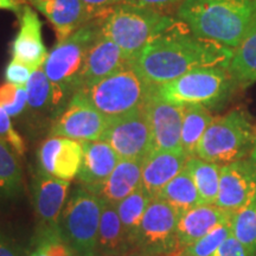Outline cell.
<instances>
[{
    "label": "cell",
    "mask_w": 256,
    "mask_h": 256,
    "mask_svg": "<svg viewBox=\"0 0 256 256\" xmlns=\"http://www.w3.org/2000/svg\"><path fill=\"white\" fill-rule=\"evenodd\" d=\"M152 200L153 198L150 196V194L144 188L142 184L133 194L115 204L130 244H134L140 222H142L144 214Z\"/></svg>",
    "instance_id": "28"
},
{
    "label": "cell",
    "mask_w": 256,
    "mask_h": 256,
    "mask_svg": "<svg viewBox=\"0 0 256 256\" xmlns=\"http://www.w3.org/2000/svg\"><path fill=\"white\" fill-rule=\"evenodd\" d=\"M255 142L256 128L247 114L234 110L223 116L214 118L198 144L196 156L206 162L226 165L252 152Z\"/></svg>",
    "instance_id": "6"
},
{
    "label": "cell",
    "mask_w": 256,
    "mask_h": 256,
    "mask_svg": "<svg viewBox=\"0 0 256 256\" xmlns=\"http://www.w3.org/2000/svg\"><path fill=\"white\" fill-rule=\"evenodd\" d=\"M256 194V164L252 159L238 160L220 168L216 206L236 212Z\"/></svg>",
    "instance_id": "13"
},
{
    "label": "cell",
    "mask_w": 256,
    "mask_h": 256,
    "mask_svg": "<svg viewBox=\"0 0 256 256\" xmlns=\"http://www.w3.org/2000/svg\"><path fill=\"white\" fill-rule=\"evenodd\" d=\"M179 212L165 200L153 198L144 214L134 244L142 250L174 255L178 250Z\"/></svg>",
    "instance_id": "10"
},
{
    "label": "cell",
    "mask_w": 256,
    "mask_h": 256,
    "mask_svg": "<svg viewBox=\"0 0 256 256\" xmlns=\"http://www.w3.org/2000/svg\"><path fill=\"white\" fill-rule=\"evenodd\" d=\"M107 124L108 118L76 92L66 110L54 124L50 136L69 138L81 142H98L101 140Z\"/></svg>",
    "instance_id": "11"
},
{
    "label": "cell",
    "mask_w": 256,
    "mask_h": 256,
    "mask_svg": "<svg viewBox=\"0 0 256 256\" xmlns=\"http://www.w3.org/2000/svg\"><path fill=\"white\" fill-rule=\"evenodd\" d=\"M38 158L44 174L70 182L81 168L82 142L69 138L51 136L40 146Z\"/></svg>",
    "instance_id": "14"
},
{
    "label": "cell",
    "mask_w": 256,
    "mask_h": 256,
    "mask_svg": "<svg viewBox=\"0 0 256 256\" xmlns=\"http://www.w3.org/2000/svg\"><path fill=\"white\" fill-rule=\"evenodd\" d=\"M174 23V18L162 11L121 2L104 14L101 32L132 62L153 38Z\"/></svg>",
    "instance_id": "4"
},
{
    "label": "cell",
    "mask_w": 256,
    "mask_h": 256,
    "mask_svg": "<svg viewBox=\"0 0 256 256\" xmlns=\"http://www.w3.org/2000/svg\"><path fill=\"white\" fill-rule=\"evenodd\" d=\"M158 198L174 206L179 215L196 206H203L196 185L185 168L162 188Z\"/></svg>",
    "instance_id": "25"
},
{
    "label": "cell",
    "mask_w": 256,
    "mask_h": 256,
    "mask_svg": "<svg viewBox=\"0 0 256 256\" xmlns=\"http://www.w3.org/2000/svg\"><path fill=\"white\" fill-rule=\"evenodd\" d=\"M188 156L184 151L153 150L144 159L142 184L152 198L158 197L162 188L183 171Z\"/></svg>",
    "instance_id": "19"
},
{
    "label": "cell",
    "mask_w": 256,
    "mask_h": 256,
    "mask_svg": "<svg viewBox=\"0 0 256 256\" xmlns=\"http://www.w3.org/2000/svg\"><path fill=\"white\" fill-rule=\"evenodd\" d=\"M104 16L92 19L54 48L43 69L51 83V110L60 112L82 87L88 51L101 34Z\"/></svg>",
    "instance_id": "3"
},
{
    "label": "cell",
    "mask_w": 256,
    "mask_h": 256,
    "mask_svg": "<svg viewBox=\"0 0 256 256\" xmlns=\"http://www.w3.org/2000/svg\"><path fill=\"white\" fill-rule=\"evenodd\" d=\"M34 70L28 68L25 64L18 62L12 58L5 70V78L8 83L17 86V87L25 88L28 80L31 78V74Z\"/></svg>",
    "instance_id": "35"
},
{
    "label": "cell",
    "mask_w": 256,
    "mask_h": 256,
    "mask_svg": "<svg viewBox=\"0 0 256 256\" xmlns=\"http://www.w3.org/2000/svg\"><path fill=\"white\" fill-rule=\"evenodd\" d=\"M104 256H124V254H115V255H104Z\"/></svg>",
    "instance_id": "46"
},
{
    "label": "cell",
    "mask_w": 256,
    "mask_h": 256,
    "mask_svg": "<svg viewBox=\"0 0 256 256\" xmlns=\"http://www.w3.org/2000/svg\"><path fill=\"white\" fill-rule=\"evenodd\" d=\"M183 126H182V147L188 158L196 156L197 146L206 128L212 122V115L206 106H183Z\"/></svg>",
    "instance_id": "27"
},
{
    "label": "cell",
    "mask_w": 256,
    "mask_h": 256,
    "mask_svg": "<svg viewBox=\"0 0 256 256\" xmlns=\"http://www.w3.org/2000/svg\"><path fill=\"white\" fill-rule=\"evenodd\" d=\"M22 183V170L14 152L0 139V197L14 196Z\"/></svg>",
    "instance_id": "30"
},
{
    "label": "cell",
    "mask_w": 256,
    "mask_h": 256,
    "mask_svg": "<svg viewBox=\"0 0 256 256\" xmlns=\"http://www.w3.org/2000/svg\"><path fill=\"white\" fill-rule=\"evenodd\" d=\"M211 256H250V254L244 246L234 238L232 234Z\"/></svg>",
    "instance_id": "36"
},
{
    "label": "cell",
    "mask_w": 256,
    "mask_h": 256,
    "mask_svg": "<svg viewBox=\"0 0 256 256\" xmlns=\"http://www.w3.org/2000/svg\"><path fill=\"white\" fill-rule=\"evenodd\" d=\"M83 158L78 172V180L86 188L96 194L106 183L120 158L110 144L101 142H82Z\"/></svg>",
    "instance_id": "17"
},
{
    "label": "cell",
    "mask_w": 256,
    "mask_h": 256,
    "mask_svg": "<svg viewBox=\"0 0 256 256\" xmlns=\"http://www.w3.org/2000/svg\"><path fill=\"white\" fill-rule=\"evenodd\" d=\"M25 89L28 95V106L32 110H51V83L43 68L32 72Z\"/></svg>",
    "instance_id": "31"
},
{
    "label": "cell",
    "mask_w": 256,
    "mask_h": 256,
    "mask_svg": "<svg viewBox=\"0 0 256 256\" xmlns=\"http://www.w3.org/2000/svg\"><path fill=\"white\" fill-rule=\"evenodd\" d=\"M235 83L228 69L212 66L192 70L154 88L160 98L170 104L212 107L226 100Z\"/></svg>",
    "instance_id": "7"
},
{
    "label": "cell",
    "mask_w": 256,
    "mask_h": 256,
    "mask_svg": "<svg viewBox=\"0 0 256 256\" xmlns=\"http://www.w3.org/2000/svg\"><path fill=\"white\" fill-rule=\"evenodd\" d=\"M130 256H170L168 254H159V252H138L136 254H132Z\"/></svg>",
    "instance_id": "43"
},
{
    "label": "cell",
    "mask_w": 256,
    "mask_h": 256,
    "mask_svg": "<svg viewBox=\"0 0 256 256\" xmlns=\"http://www.w3.org/2000/svg\"><path fill=\"white\" fill-rule=\"evenodd\" d=\"M230 235H232L230 222L222 224L192 244L179 249L174 256H211Z\"/></svg>",
    "instance_id": "32"
},
{
    "label": "cell",
    "mask_w": 256,
    "mask_h": 256,
    "mask_svg": "<svg viewBox=\"0 0 256 256\" xmlns=\"http://www.w3.org/2000/svg\"><path fill=\"white\" fill-rule=\"evenodd\" d=\"M234 50L194 36L183 22L153 38L134 58L132 66L152 87H159L200 68L228 69Z\"/></svg>",
    "instance_id": "1"
},
{
    "label": "cell",
    "mask_w": 256,
    "mask_h": 256,
    "mask_svg": "<svg viewBox=\"0 0 256 256\" xmlns=\"http://www.w3.org/2000/svg\"><path fill=\"white\" fill-rule=\"evenodd\" d=\"M36 249L46 256H72V250L63 238L60 226H48L36 240Z\"/></svg>",
    "instance_id": "33"
},
{
    "label": "cell",
    "mask_w": 256,
    "mask_h": 256,
    "mask_svg": "<svg viewBox=\"0 0 256 256\" xmlns=\"http://www.w3.org/2000/svg\"><path fill=\"white\" fill-rule=\"evenodd\" d=\"M152 130L153 150L159 151H183L182 126L183 106L170 104L158 95L152 87L144 104Z\"/></svg>",
    "instance_id": "12"
},
{
    "label": "cell",
    "mask_w": 256,
    "mask_h": 256,
    "mask_svg": "<svg viewBox=\"0 0 256 256\" xmlns=\"http://www.w3.org/2000/svg\"><path fill=\"white\" fill-rule=\"evenodd\" d=\"M19 87L11 83H6L0 87V106L2 108L8 107V106L12 104L17 98Z\"/></svg>",
    "instance_id": "40"
},
{
    "label": "cell",
    "mask_w": 256,
    "mask_h": 256,
    "mask_svg": "<svg viewBox=\"0 0 256 256\" xmlns=\"http://www.w3.org/2000/svg\"><path fill=\"white\" fill-rule=\"evenodd\" d=\"M144 160L120 159L110 178L96 192L102 200L118 204L142 185Z\"/></svg>",
    "instance_id": "22"
},
{
    "label": "cell",
    "mask_w": 256,
    "mask_h": 256,
    "mask_svg": "<svg viewBox=\"0 0 256 256\" xmlns=\"http://www.w3.org/2000/svg\"><path fill=\"white\" fill-rule=\"evenodd\" d=\"M185 168L190 174L196 185L202 203L215 204L220 190V177L222 166L215 162H206L198 156H190Z\"/></svg>",
    "instance_id": "26"
},
{
    "label": "cell",
    "mask_w": 256,
    "mask_h": 256,
    "mask_svg": "<svg viewBox=\"0 0 256 256\" xmlns=\"http://www.w3.org/2000/svg\"><path fill=\"white\" fill-rule=\"evenodd\" d=\"M130 242L121 222L116 206L104 200L98 228V248L104 255L124 254Z\"/></svg>",
    "instance_id": "23"
},
{
    "label": "cell",
    "mask_w": 256,
    "mask_h": 256,
    "mask_svg": "<svg viewBox=\"0 0 256 256\" xmlns=\"http://www.w3.org/2000/svg\"><path fill=\"white\" fill-rule=\"evenodd\" d=\"M232 214L220 209L216 204H204L182 214L177 226L179 249L188 247L204 238L217 226L229 223Z\"/></svg>",
    "instance_id": "18"
},
{
    "label": "cell",
    "mask_w": 256,
    "mask_h": 256,
    "mask_svg": "<svg viewBox=\"0 0 256 256\" xmlns=\"http://www.w3.org/2000/svg\"><path fill=\"white\" fill-rule=\"evenodd\" d=\"M22 5L19 0H0V10L12 11L14 14H19L22 10Z\"/></svg>",
    "instance_id": "42"
},
{
    "label": "cell",
    "mask_w": 256,
    "mask_h": 256,
    "mask_svg": "<svg viewBox=\"0 0 256 256\" xmlns=\"http://www.w3.org/2000/svg\"><path fill=\"white\" fill-rule=\"evenodd\" d=\"M20 2V0H19ZM49 19L62 42L90 22L92 16L81 0H26Z\"/></svg>",
    "instance_id": "16"
},
{
    "label": "cell",
    "mask_w": 256,
    "mask_h": 256,
    "mask_svg": "<svg viewBox=\"0 0 256 256\" xmlns=\"http://www.w3.org/2000/svg\"><path fill=\"white\" fill-rule=\"evenodd\" d=\"M228 70L236 83L256 82V19L234 54Z\"/></svg>",
    "instance_id": "24"
},
{
    "label": "cell",
    "mask_w": 256,
    "mask_h": 256,
    "mask_svg": "<svg viewBox=\"0 0 256 256\" xmlns=\"http://www.w3.org/2000/svg\"><path fill=\"white\" fill-rule=\"evenodd\" d=\"M17 16L19 31L12 42V57L34 72L43 68L49 56L42 37V20L28 5L22 6Z\"/></svg>",
    "instance_id": "15"
},
{
    "label": "cell",
    "mask_w": 256,
    "mask_h": 256,
    "mask_svg": "<svg viewBox=\"0 0 256 256\" xmlns=\"http://www.w3.org/2000/svg\"><path fill=\"white\" fill-rule=\"evenodd\" d=\"M70 183L44 174L34 184V206L48 226H58Z\"/></svg>",
    "instance_id": "21"
},
{
    "label": "cell",
    "mask_w": 256,
    "mask_h": 256,
    "mask_svg": "<svg viewBox=\"0 0 256 256\" xmlns=\"http://www.w3.org/2000/svg\"><path fill=\"white\" fill-rule=\"evenodd\" d=\"M26 106H28L26 89L19 87L16 101L12 104L8 106V107H4V110H6V113H8L10 116H18V115L23 113L25 108H26Z\"/></svg>",
    "instance_id": "39"
},
{
    "label": "cell",
    "mask_w": 256,
    "mask_h": 256,
    "mask_svg": "<svg viewBox=\"0 0 256 256\" xmlns=\"http://www.w3.org/2000/svg\"><path fill=\"white\" fill-rule=\"evenodd\" d=\"M177 16L194 36L234 50L255 22L256 0H184Z\"/></svg>",
    "instance_id": "2"
},
{
    "label": "cell",
    "mask_w": 256,
    "mask_h": 256,
    "mask_svg": "<svg viewBox=\"0 0 256 256\" xmlns=\"http://www.w3.org/2000/svg\"><path fill=\"white\" fill-rule=\"evenodd\" d=\"M104 200L87 188H78L70 198L58 223L63 238L78 256H95Z\"/></svg>",
    "instance_id": "8"
},
{
    "label": "cell",
    "mask_w": 256,
    "mask_h": 256,
    "mask_svg": "<svg viewBox=\"0 0 256 256\" xmlns=\"http://www.w3.org/2000/svg\"><path fill=\"white\" fill-rule=\"evenodd\" d=\"M151 90L152 86L139 75L132 63L127 62L110 76L78 92L110 119L142 108Z\"/></svg>",
    "instance_id": "5"
},
{
    "label": "cell",
    "mask_w": 256,
    "mask_h": 256,
    "mask_svg": "<svg viewBox=\"0 0 256 256\" xmlns=\"http://www.w3.org/2000/svg\"><path fill=\"white\" fill-rule=\"evenodd\" d=\"M250 159H252V162H255V164H256V145H255V147H254V150H252V152Z\"/></svg>",
    "instance_id": "45"
},
{
    "label": "cell",
    "mask_w": 256,
    "mask_h": 256,
    "mask_svg": "<svg viewBox=\"0 0 256 256\" xmlns=\"http://www.w3.org/2000/svg\"><path fill=\"white\" fill-rule=\"evenodd\" d=\"M88 11L90 12L92 18L102 17L114 6L121 4L124 0H81Z\"/></svg>",
    "instance_id": "37"
},
{
    "label": "cell",
    "mask_w": 256,
    "mask_h": 256,
    "mask_svg": "<svg viewBox=\"0 0 256 256\" xmlns=\"http://www.w3.org/2000/svg\"><path fill=\"white\" fill-rule=\"evenodd\" d=\"M183 2L184 0H124L122 2L136 6H142V8H153L156 10V11H162V10L172 8V6L176 5L180 6Z\"/></svg>",
    "instance_id": "38"
},
{
    "label": "cell",
    "mask_w": 256,
    "mask_h": 256,
    "mask_svg": "<svg viewBox=\"0 0 256 256\" xmlns=\"http://www.w3.org/2000/svg\"><path fill=\"white\" fill-rule=\"evenodd\" d=\"M30 256H46L44 252H42L40 250H38V249H34V252H31Z\"/></svg>",
    "instance_id": "44"
},
{
    "label": "cell",
    "mask_w": 256,
    "mask_h": 256,
    "mask_svg": "<svg viewBox=\"0 0 256 256\" xmlns=\"http://www.w3.org/2000/svg\"><path fill=\"white\" fill-rule=\"evenodd\" d=\"M127 62L122 50L101 32L88 51L81 89L107 78Z\"/></svg>",
    "instance_id": "20"
},
{
    "label": "cell",
    "mask_w": 256,
    "mask_h": 256,
    "mask_svg": "<svg viewBox=\"0 0 256 256\" xmlns=\"http://www.w3.org/2000/svg\"><path fill=\"white\" fill-rule=\"evenodd\" d=\"M101 142L110 144L120 159H145L153 151L152 130L145 108L108 119Z\"/></svg>",
    "instance_id": "9"
},
{
    "label": "cell",
    "mask_w": 256,
    "mask_h": 256,
    "mask_svg": "<svg viewBox=\"0 0 256 256\" xmlns=\"http://www.w3.org/2000/svg\"><path fill=\"white\" fill-rule=\"evenodd\" d=\"M232 234L244 246L250 256H256V194L244 206L232 214Z\"/></svg>",
    "instance_id": "29"
},
{
    "label": "cell",
    "mask_w": 256,
    "mask_h": 256,
    "mask_svg": "<svg viewBox=\"0 0 256 256\" xmlns=\"http://www.w3.org/2000/svg\"><path fill=\"white\" fill-rule=\"evenodd\" d=\"M10 115L6 113L4 108L0 106V139L4 140L12 150L18 153L19 156H23L25 152V144L22 136L16 132L14 128L12 127Z\"/></svg>",
    "instance_id": "34"
},
{
    "label": "cell",
    "mask_w": 256,
    "mask_h": 256,
    "mask_svg": "<svg viewBox=\"0 0 256 256\" xmlns=\"http://www.w3.org/2000/svg\"><path fill=\"white\" fill-rule=\"evenodd\" d=\"M0 256H22L18 248L0 232Z\"/></svg>",
    "instance_id": "41"
}]
</instances>
